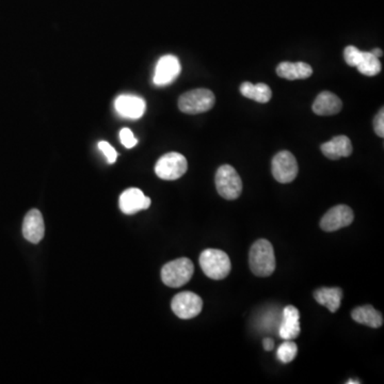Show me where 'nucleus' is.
Here are the masks:
<instances>
[{"mask_svg": "<svg viewBox=\"0 0 384 384\" xmlns=\"http://www.w3.org/2000/svg\"><path fill=\"white\" fill-rule=\"evenodd\" d=\"M343 296L344 294L340 287H321L314 292L316 301L327 307L331 313H335L340 309Z\"/></svg>", "mask_w": 384, "mask_h": 384, "instance_id": "18", "label": "nucleus"}, {"mask_svg": "<svg viewBox=\"0 0 384 384\" xmlns=\"http://www.w3.org/2000/svg\"><path fill=\"white\" fill-rule=\"evenodd\" d=\"M99 149L106 156L107 161H108L109 163H116L117 158H118V153H117L116 150H114L108 142H99Z\"/></svg>", "mask_w": 384, "mask_h": 384, "instance_id": "25", "label": "nucleus"}, {"mask_svg": "<svg viewBox=\"0 0 384 384\" xmlns=\"http://www.w3.org/2000/svg\"><path fill=\"white\" fill-rule=\"evenodd\" d=\"M188 169V163L184 155L171 152L158 159L155 165V173L159 179L165 181H175L181 179Z\"/></svg>", "mask_w": 384, "mask_h": 384, "instance_id": "6", "label": "nucleus"}, {"mask_svg": "<svg viewBox=\"0 0 384 384\" xmlns=\"http://www.w3.org/2000/svg\"><path fill=\"white\" fill-rule=\"evenodd\" d=\"M249 264L253 274L261 278L271 276L276 270V255L274 247L266 239H259L253 243L249 254Z\"/></svg>", "mask_w": 384, "mask_h": 384, "instance_id": "1", "label": "nucleus"}, {"mask_svg": "<svg viewBox=\"0 0 384 384\" xmlns=\"http://www.w3.org/2000/svg\"><path fill=\"white\" fill-rule=\"evenodd\" d=\"M44 220L40 210H31L23 222V235L31 243H39L44 237Z\"/></svg>", "mask_w": 384, "mask_h": 384, "instance_id": "13", "label": "nucleus"}, {"mask_svg": "<svg viewBox=\"0 0 384 384\" xmlns=\"http://www.w3.org/2000/svg\"><path fill=\"white\" fill-rule=\"evenodd\" d=\"M352 317L356 323L374 327V329H377L383 325V316L370 304L354 309L352 313Z\"/></svg>", "mask_w": 384, "mask_h": 384, "instance_id": "19", "label": "nucleus"}, {"mask_svg": "<svg viewBox=\"0 0 384 384\" xmlns=\"http://www.w3.org/2000/svg\"><path fill=\"white\" fill-rule=\"evenodd\" d=\"M374 128H375L376 134L379 137H384V110L383 108L379 111V114L376 116L374 120Z\"/></svg>", "mask_w": 384, "mask_h": 384, "instance_id": "26", "label": "nucleus"}, {"mask_svg": "<svg viewBox=\"0 0 384 384\" xmlns=\"http://www.w3.org/2000/svg\"><path fill=\"white\" fill-rule=\"evenodd\" d=\"M345 61L348 65L358 66L362 59V52L358 48H354L352 45L347 46L344 50Z\"/></svg>", "mask_w": 384, "mask_h": 384, "instance_id": "23", "label": "nucleus"}, {"mask_svg": "<svg viewBox=\"0 0 384 384\" xmlns=\"http://www.w3.org/2000/svg\"><path fill=\"white\" fill-rule=\"evenodd\" d=\"M360 381H354V380H350V381H347V384H358Z\"/></svg>", "mask_w": 384, "mask_h": 384, "instance_id": "29", "label": "nucleus"}, {"mask_svg": "<svg viewBox=\"0 0 384 384\" xmlns=\"http://www.w3.org/2000/svg\"><path fill=\"white\" fill-rule=\"evenodd\" d=\"M298 347L296 343L292 341H285L283 344H281L276 352V358L282 362V363H290L292 361L295 360L297 356Z\"/></svg>", "mask_w": 384, "mask_h": 384, "instance_id": "22", "label": "nucleus"}, {"mask_svg": "<svg viewBox=\"0 0 384 384\" xmlns=\"http://www.w3.org/2000/svg\"><path fill=\"white\" fill-rule=\"evenodd\" d=\"M325 157L337 161L342 157H348L352 154V143L346 136H337L321 146Z\"/></svg>", "mask_w": 384, "mask_h": 384, "instance_id": "16", "label": "nucleus"}, {"mask_svg": "<svg viewBox=\"0 0 384 384\" xmlns=\"http://www.w3.org/2000/svg\"><path fill=\"white\" fill-rule=\"evenodd\" d=\"M119 204L122 212L134 214L140 210H148L151 206V199L144 196L140 189L130 188L121 194Z\"/></svg>", "mask_w": 384, "mask_h": 384, "instance_id": "12", "label": "nucleus"}, {"mask_svg": "<svg viewBox=\"0 0 384 384\" xmlns=\"http://www.w3.org/2000/svg\"><path fill=\"white\" fill-rule=\"evenodd\" d=\"M370 52H372L375 57H377L378 59H380V58L383 56V52H382V50H380V48H375V50H372Z\"/></svg>", "mask_w": 384, "mask_h": 384, "instance_id": "28", "label": "nucleus"}, {"mask_svg": "<svg viewBox=\"0 0 384 384\" xmlns=\"http://www.w3.org/2000/svg\"><path fill=\"white\" fill-rule=\"evenodd\" d=\"M120 140L126 149H132L138 143V140L136 139L130 128H123V130H121Z\"/></svg>", "mask_w": 384, "mask_h": 384, "instance_id": "24", "label": "nucleus"}, {"mask_svg": "<svg viewBox=\"0 0 384 384\" xmlns=\"http://www.w3.org/2000/svg\"><path fill=\"white\" fill-rule=\"evenodd\" d=\"M194 266L186 257L174 259L161 269V280L169 287L177 288L188 283L194 276Z\"/></svg>", "mask_w": 384, "mask_h": 384, "instance_id": "3", "label": "nucleus"}, {"mask_svg": "<svg viewBox=\"0 0 384 384\" xmlns=\"http://www.w3.org/2000/svg\"><path fill=\"white\" fill-rule=\"evenodd\" d=\"M114 108L120 116L126 119L137 120L145 112L146 104L142 97L136 95L123 94L117 97Z\"/></svg>", "mask_w": 384, "mask_h": 384, "instance_id": "11", "label": "nucleus"}, {"mask_svg": "<svg viewBox=\"0 0 384 384\" xmlns=\"http://www.w3.org/2000/svg\"><path fill=\"white\" fill-rule=\"evenodd\" d=\"M276 74L287 81L307 79L313 75V69L305 62H281L276 68Z\"/></svg>", "mask_w": 384, "mask_h": 384, "instance_id": "17", "label": "nucleus"}, {"mask_svg": "<svg viewBox=\"0 0 384 384\" xmlns=\"http://www.w3.org/2000/svg\"><path fill=\"white\" fill-rule=\"evenodd\" d=\"M214 103L216 97L210 90L194 89L179 97V108L184 114H199L210 111Z\"/></svg>", "mask_w": 384, "mask_h": 384, "instance_id": "4", "label": "nucleus"}, {"mask_svg": "<svg viewBox=\"0 0 384 384\" xmlns=\"http://www.w3.org/2000/svg\"><path fill=\"white\" fill-rule=\"evenodd\" d=\"M301 332L300 327V313L299 310L294 305H288L284 309L283 319L280 325L281 338L285 341H292L297 338Z\"/></svg>", "mask_w": 384, "mask_h": 384, "instance_id": "14", "label": "nucleus"}, {"mask_svg": "<svg viewBox=\"0 0 384 384\" xmlns=\"http://www.w3.org/2000/svg\"><path fill=\"white\" fill-rule=\"evenodd\" d=\"M343 108L340 97L329 91H323L316 97L313 104V111L317 116H334Z\"/></svg>", "mask_w": 384, "mask_h": 384, "instance_id": "15", "label": "nucleus"}, {"mask_svg": "<svg viewBox=\"0 0 384 384\" xmlns=\"http://www.w3.org/2000/svg\"><path fill=\"white\" fill-rule=\"evenodd\" d=\"M171 307L179 319H191L202 312L203 301L194 292H179L173 298Z\"/></svg>", "mask_w": 384, "mask_h": 384, "instance_id": "8", "label": "nucleus"}, {"mask_svg": "<svg viewBox=\"0 0 384 384\" xmlns=\"http://www.w3.org/2000/svg\"><path fill=\"white\" fill-rule=\"evenodd\" d=\"M216 188L218 194L227 200H236L241 196L243 182L237 171L232 165H223L216 173Z\"/></svg>", "mask_w": 384, "mask_h": 384, "instance_id": "5", "label": "nucleus"}, {"mask_svg": "<svg viewBox=\"0 0 384 384\" xmlns=\"http://www.w3.org/2000/svg\"><path fill=\"white\" fill-rule=\"evenodd\" d=\"M181 63L173 54H167L159 59L156 64L155 74H154V83L156 85H167L176 79L181 73Z\"/></svg>", "mask_w": 384, "mask_h": 384, "instance_id": "10", "label": "nucleus"}, {"mask_svg": "<svg viewBox=\"0 0 384 384\" xmlns=\"http://www.w3.org/2000/svg\"><path fill=\"white\" fill-rule=\"evenodd\" d=\"M271 171L276 182L290 184L297 177L299 171L297 159L290 152H280L272 159Z\"/></svg>", "mask_w": 384, "mask_h": 384, "instance_id": "7", "label": "nucleus"}, {"mask_svg": "<svg viewBox=\"0 0 384 384\" xmlns=\"http://www.w3.org/2000/svg\"><path fill=\"white\" fill-rule=\"evenodd\" d=\"M356 68L361 74L365 76H376L381 72L380 60L370 52H362V59Z\"/></svg>", "mask_w": 384, "mask_h": 384, "instance_id": "21", "label": "nucleus"}, {"mask_svg": "<svg viewBox=\"0 0 384 384\" xmlns=\"http://www.w3.org/2000/svg\"><path fill=\"white\" fill-rule=\"evenodd\" d=\"M241 92L247 99H253V101L262 103V104L268 103L271 97H272L271 89L266 83L253 85L251 83H243L241 85Z\"/></svg>", "mask_w": 384, "mask_h": 384, "instance_id": "20", "label": "nucleus"}, {"mask_svg": "<svg viewBox=\"0 0 384 384\" xmlns=\"http://www.w3.org/2000/svg\"><path fill=\"white\" fill-rule=\"evenodd\" d=\"M200 266L203 272L212 280H223L231 271V259L227 253L217 249H208L200 255Z\"/></svg>", "mask_w": 384, "mask_h": 384, "instance_id": "2", "label": "nucleus"}, {"mask_svg": "<svg viewBox=\"0 0 384 384\" xmlns=\"http://www.w3.org/2000/svg\"><path fill=\"white\" fill-rule=\"evenodd\" d=\"M263 346H264V349L266 352H271V350L274 348V341L270 338V337H266V338L263 341Z\"/></svg>", "mask_w": 384, "mask_h": 384, "instance_id": "27", "label": "nucleus"}, {"mask_svg": "<svg viewBox=\"0 0 384 384\" xmlns=\"http://www.w3.org/2000/svg\"><path fill=\"white\" fill-rule=\"evenodd\" d=\"M354 212L347 205H336L327 210L321 220V230L334 232L349 227L354 221Z\"/></svg>", "mask_w": 384, "mask_h": 384, "instance_id": "9", "label": "nucleus"}]
</instances>
